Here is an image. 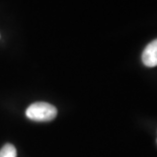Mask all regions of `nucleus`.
Segmentation results:
<instances>
[{"instance_id": "obj_1", "label": "nucleus", "mask_w": 157, "mask_h": 157, "mask_svg": "<svg viewBox=\"0 0 157 157\" xmlns=\"http://www.w3.org/2000/svg\"><path fill=\"white\" fill-rule=\"evenodd\" d=\"M26 117L36 122H50L57 116V109L48 102L39 101L33 103L26 109Z\"/></svg>"}, {"instance_id": "obj_2", "label": "nucleus", "mask_w": 157, "mask_h": 157, "mask_svg": "<svg viewBox=\"0 0 157 157\" xmlns=\"http://www.w3.org/2000/svg\"><path fill=\"white\" fill-rule=\"evenodd\" d=\"M142 62L146 67L157 66V39L149 43L142 53Z\"/></svg>"}, {"instance_id": "obj_3", "label": "nucleus", "mask_w": 157, "mask_h": 157, "mask_svg": "<svg viewBox=\"0 0 157 157\" xmlns=\"http://www.w3.org/2000/svg\"><path fill=\"white\" fill-rule=\"evenodd\" d=\"M0 157H16V149L12 144H5L0 149Z\"/></svg>"}]
</instances>
